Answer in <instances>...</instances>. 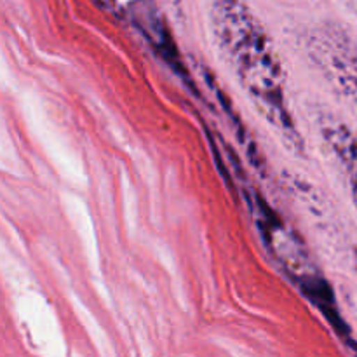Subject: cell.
Returning a JSON list of instances; mask_svg holds the SVG:
<instances>
[{
	"label": "cell",
	"mask_w": 357,
	"mask_h": 357,
	"mask_svg": "<svg viewBox=\"0 0 357 357\" xmlns=\"http://www.w3.org/2000/svg\"><path fill=\"white\" fill-rule=\"evenodd\" d=\"M105 2L145 38L157 56H160L171 66V70L185 80L188 87L197 91V87L192 84L190 73L181 61L176 42L155 0H105Z\"/></svg>",
	"instance_id": "obj_3"
},
{
	"label": "cell",
	"mask_w": 357,
	"mask_h": 357,
	"mask_svg": "<svg viewBox=\"0 0 357 357\" xmlns=\"http://www.w3.org/2000/svg\"><path fill=\"white\" fill-rule=\"evenodd\" d=\"M173 2H174V6L178 7V3H180V0H173Z\"/></svg>",
	"instance_id": "obj_5"
},
{
	"label": "cell",
	"mask_w": 357,
	"mask_h": 357,
	"mask_svg": "<svg viewBox=\"0 0 357 357\" xmlns=\"http://www.w3.org/2000/svg\"><path fill=\"white\" fill-rule=\"evenodd\" d=\"M209 21L227 56L264 117L281 132L286 145L302 149L298 129L284 94V72L271 37L246 0H208Z\"/></svg>",
	"instance_id": "obj_1"
},
{
	"label": "cell",
	"mask_w": 357,
	"mask_h": 357,
	"mask_svg": "<svg viewBox=\"0 0 357 357\" xmlns=\"http://www.w3.org/2000/svg\"><path fill=\"white\" fill-rule=\"evenodd\" d=\"M319 126L324 142L330 145L337 159L344 164L345 171L354 178L357 173V142L354 136L351 135V131H347V128L342 122L323 119Z\"/></svg>",
	"instance_id": "obj_4"
},
{
	"label": "cell",
	"mask_w": 357,
	"mask_h": 357,
	"mask_svg": "<svg viewBox=\"0 0 357 357\" xmlns=\"http://www.w3.org/2000/svg\"><path fill=\"white\" fill-rule=\"evenodd\" d=\"M305 52L335 93L357 107V44L337 23H319L305 35Z\"/></svg>",
	"instance_id": "obj_2"
}]
</instances>
